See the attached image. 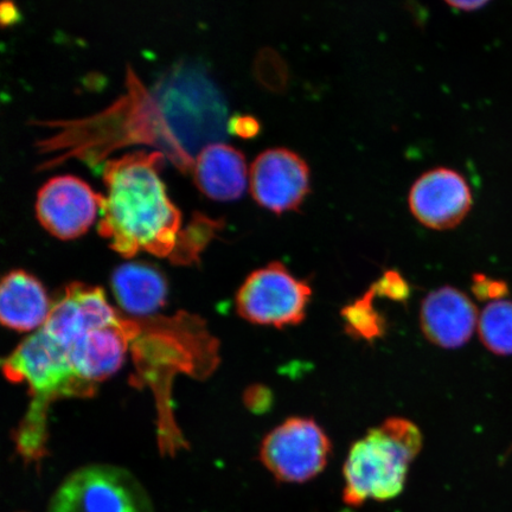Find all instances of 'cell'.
Wrapping results in <instances>:
<instances>
[{
	"mask_svg": "<svg viewBox=\"0 0 512 512\" xmlns=\"http://www.w3.org/2000/svg\"><path fill=\"white\" fill-rule=\"evenodd\" d=\"M40 125L51 133L38 140V149L53 155L41 168L72 157L96 165L120 147L147 144L187 172L203 146L226 136L229 124L219 89L200 68L179 63L151 88L127 66L125 92L110 106Z\"/></svg>",
	"mask_w": 512,
	"mask_h": 512,
	"instance_id": "obj_1",
	"label": "cell"
},
{
	"mask_svg": "<svg viewBox=\"0 0 512 512\" xmlns=\"http://www.w3.org/2000/svg\"><path fill=\"white\" fill-rule=\"evenodd\" d=\"M162 152L137 150L106 160L98 232L115 252L131 258L140 251L174 255L181 236V211L159 177Z\"/></svg>",
	"mask_w": 512,
	"mask_h": 512,
	"instance_id": "obj_2",
	"label": "cell"
},
{
	"mask_svg": "<svg viewBox=\"0 0 512 512\" xmlns=\"http://www.w3.org/2000/svg\"><path fill=\"white\" fill-rule=\"evenodd\" d=\"M422 445L420 428L411 420L389 418L370 428L351 445L345 460L344 503L361 507L369 499L386 502L398 497Z\"/></svg>",
	"mask_w": 512,
	"mask_h": 512,
	"instance_id": "obj_3",
	"label": "cell"
},
{
	"mask_svg": "<svg viewBox=\"0 0 512 512\" xmlns=\"http://www.w3.org/2000/svg\"><path fill=\"white\" fill-rule=\"evenodd\" d=\"M47 512H153L142 483L112 465L81 467L63 480Z\"/></svg>",
	"mask_w": 512,
	"mask_h": 512,
	"instance_id": "obj_4",
	"label": "cell"
},
{
	"mask_svg": "<svg viewBox=\"0 0 512 512\" xmlns=\"http://www.w3.org/2000/svg\"><path fill=\"white\" fill-rule=\"evenodd\" d=\"M311 298V286L274 261L248 275L236 306L248 322L284 329L304 322Z\"/></svg>",
	"mask_w": 512,
	"mask_h": 512,
	"instance_id": "obj_5",
	"label": "cell"
},
{
	"mask_svg": "<svg viewBox=\"0 0 512 512\" xmlns=\"http://www.w3.org/2000/svg\"><path fill=\"white\" fill-rule=\"evenodd\" d=\"M332 444L322 426L309 418L293 416L266 435L260 459L281 483L303 484L328 465Z\"/></svg>",
	"mask_w": 512,
	"mask_h": 512,
	"instance_id": "obj_6",
	"label": "cell"
},
{
	"mask_svg": "<svg viewBox=\"0 0 512 512\" xmlns=\"http://www.w3.org/2000/svg\"><path fill=\"white\" fill-rule=\"evenodd\" d=\"M254 200L273 213L283 214L302 206L311 189L309 165L298 153L274 147L261 152L249 171Z\"/></svg>",
	"mask_w": 512,
	"mask_h": 512,
	"instance_id": "obj_7",
	"label": "cell"
},
{
	"mask_svg": "<svg viewBox=\"0 0 512 512\" xmlns=\"http://www.w3.org/2000/svg\"><path fill=\"white\" fill-rule=\"evenodd\" d=\"M99 197L100 192H95L79 177L54 176L37 191L36 216L56 238H78L93 223Z\"/></svg>",
	"mask_w": 512,
	"mask_h": 512,
	"instance_id": "obj_8",
	"label": "cell"
},
{
	"mask_svg": "<svg viewBox=\"0 0 512 512\" xmlns=\"http://www.w3.org/2000/svg\"><path fill=\"white\" fill-rule=\"evenodd\" d=\"M409 208L422 226L434 230L456 228L472 207L469 184L459 172L438 168L425 172L413 184Z\"/></svg>",
	"mask_w": 512,
	"mask_h": 512,
	"instance_id": "obj_9",
	"label": "cell"
},
{
	"mask_svg": "<svg viewBox=\"0 0 512 512\" xmlns=\"http://www.w3.org/2000/svg\"><path fill=\"white\" fill-rule=\"evenodd\" d=\"M139 334L138 324L121 318L117 323L87 332L67 348L76 379L89 396L100 382L123 366L126 352Z\"/></svg>",
	"mask_w": 512,
	"mask_h": 512,
	"instance_id": "obj_10",
	"label": "cell"
},
{
	"mask_svg": "<svg viewBox=\"0 0 512 512\" xmlns=\"http://www.w3.org/2000/svg\"><path fill=\"white\" fill-rule=\"evenodd\" d=\"M420 328L428 342L439 348H462L478 328V311L458 288L443 286L422 300Z\"/></svg>",
	"mask_w": 512,
	"mask_h": 512,
	"instance_id": "obj_11",
	"label": "cell"
},
{
	"mask_svg": "<svg viewBox=\"0 0 512 512\" xmlns=\"http://www.w3.org/2000/svg\"><path fill=\"white\" fill-rule=\"evenodd\" d=\"M197 188L217 201H232L246 189L245 156L235 147L214 142L203 146L192 165Z\"/></svg>",
	"mask_w": 512,
	"mask_h": 512,
	"instance_id": "obj_12",
	"label": "cell"
},
{
	"mask_svg": "<svg viewBox=\"0 0 512 512\" xmlns=\"http://www.w3.org/2000/svg\"><path fill=\"white\" fill-rule=\"evenodd\" d=\"M49 298L34 275L22 270L6 274L0 285V319L18 332L40 330L50 315Z\"/></svg>",
	"mask_w": 512,
	"mask_h": 512,
	"instance_id": "obj_13",
	"label": "cell"
},
{
	"mask_svg": "<svg viewBox=\"0 0 512 512\" xmlns=\"http://www.w3.org/2000/svg\"><path fill=\"white\" fill-rule=\"evenodd\" d=\"M112 288L119 305L134 316L157 312L168 296L162 273L144 262H128L115 268Z\"/></svg>",
	"mask_w": 512,
	"mask_h": 512,
	"instance_id": "obj_14",
	"label": "cell"
},
{
	"mask_svg": "<svg viewBox=\"0 0 512 512\" xmlns=\"http://www.w3.org/2000/svg\"><path fill=\"white\" fill-rule=\"evenodd\" d=\"M376 294L373 288L362 297L343 307L341 317L344 330L358 341L375 342L387 332V320L375 307Z\"/></svg>",
	"mask_w": 512,
	"mask_h": 512,
	"instance_id": "obj_15",
	"label": "cell"
},
{
	"mask_svg": "<svg viewBox=\"0 0 512 512\" xmlns=\"http://www.w3.org/2000/svg\"><path fill=\"white\" fill-rule=\"evenodd\" d=\"M478 332L486 349L512 355V302L502 298L486 305L479 315Z\"/></svg>",
	"mask_w": 512,
	"mask_h": 512,
	"instance_id": "obj_16",
	"label": "cell"
},
{
	"mask_svg": "<svg viewBox=\"0 0 512 512\" xmlns=\"http://www.w3.org/2000/svg\"><path fill=\"white\" fill-rule=\"evenodd\" d=\"M220 222L211 220L210 217L201 213H195L192 222L185 229H182L179 236L178 246L174 253V260L179 262H187L195 259L198 252L209 241L210 236L214 235Z\"/></svg>",
	"mask_w": 512,
	"mask_h": 512,
	"instance_id": "obj_17",
	"label": "cell"
},
{
	"mask_svg": "<svg viewBox=\"0 0 512 512\" xmlns=\"http://www.w3.org/2000/svg\"><path fill=\"white\" fill-rule=\"evenodd\" d=\"M370 287L373 288L376 297L396 303H406L411 297V286L408 281L400 272L394 270L384 272Z\"/></svg>",
	"mask_w": 512,
	"mask_h": 512,
	"instance_id": "obj_18",
	"label": "cell"
},
{
	"mask_svg": "<svg viewBox=\"0 0 512 512\" xmlns=\"http://www.w3.org/2000/svg\"><path fill=\"white\" fill-rule=\"evenodd\" d=\"M472 291L479 300L494 302V300L504 298L508 293V288L503 281L490 279L483 274H476L473 277Z\"/></svg>",
	"mask_w": 512,
	"mask_h": 512,
	"instance_id": "obj_19",
	"label": "cell"
},
{
	"mask_svg": "<svg viewBox=\"0 0 512 512\" xmlns=\"http://www.w3.org/2000/svg\"><path fill=\"white\" fill-rule=\"evenodd\" d=\"M228 130L243 138H252L260 131L259 121L252 115H235L229 120Z\"/></svg>",
	"mask_w": 512,
	"mask_h": 512,
	"instance_id": "obj_20",
	"label": "cell"
},
{
	"mask_svg": "<svg viewBox=\"0 0 512 512\" xmlns=\"http://www.w3.org/2000/svg\"><path fill=\"white\" fill-rule=\"evenodd\" d=\"M247 402L249 407L254 408L256 412H265L272 406L273 395L265 387H255L249 390Z\"/></svg>",
	"mask_w": 512,
	"mask_h": 512,
	"instance_id": "obj_21",
	"label": "cell"
},
{
	"mask_svg": "<svg viewBox=\"0 0 512 512\" xmlns=\"http://www.w3.org/2000/svg\"><path fill=\"white\" fill-rule=\"evenodd\" d=\"M447 4L452 6V8L462 11H476L484 8L488 2H479V0H475V2H447Z\"/></svg>",
	"mask_w": 512,
	"mask_h": 512,
	"instance_id": "obj_22",
	"label": "cell"
},
{
	"mask_svg": "<svg viewBox=\"0 0 512 512\" xmlns=\"http://www.w3.org/2000/svg\"><path fill=\"white\" fill-rule=\"evenodd\" d=\"M2 4V22L3 23H11L14 19L17 18V9L14 4L5 2Z\"/></svg>",
	"mask_w": 512,
	"mask_h": 512,
	"instance_id": "obj_23",
	"label": "cell"
}]
</instances>
